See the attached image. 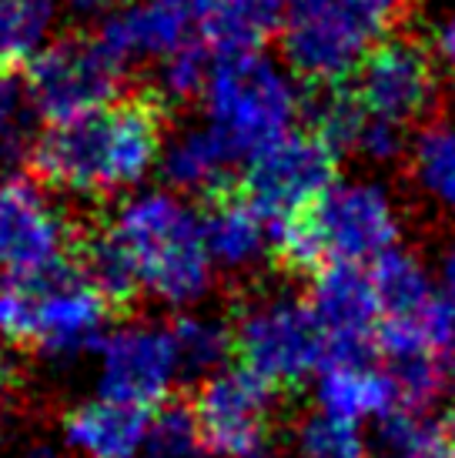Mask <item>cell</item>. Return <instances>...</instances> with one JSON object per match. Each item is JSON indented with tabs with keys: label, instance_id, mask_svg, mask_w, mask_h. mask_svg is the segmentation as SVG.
<instances>
[{
	"label": "cell",
	"instance_id": "obj_3",
	"mask_svg": "<svg viewBox=\"0 0 455 458\" xmlns=\"http://www.w3.org/2000/svg\"><path fill=\"white\" fill-rule=\"evenodd\" d=\"M107 228L124 248L141 292L175 308L202 301L211 278L215 258L202 228V215L167 191H148L127 198Z\"/></svg>",
	"mask_w": 455,
	"mask_h": 458
},
{
	"label": "cell",
	"instance_id": "obj_14",
	"mask_svg": "<svg viewBox=\"0 0 455 458\" xmlns=\"http://www.w3.org/2000/svg\"><path fill=\"white\" fill-rule=\"evenodd\" d=\"M308 301L329 335V361H368L375 355L382 305L365 265H329L315 271Z\"/></svg>",
	"mask_w": 455,
	"mask_h": 458
},
{
	"label": "cell",
	"instance_id": "obj_38",
	"mask_svg": "<svg viewBox=\"0 0 455 458\" xmlns=\"http://www.w3.org/2000/svg\"><path fill=\"white\" fill-rule=\"evenodd\" d=\"M445 428H449V435H452V442H455V415L449 421H445Z\"/></svg>",
	"mask_w": 455,
	"mask_h": 458
},
{
	"label": "cell",
	"instance_id": "obj_13",
	"mask_svg": "<svg viewBox=\"0 0 455 458\" xmlns=\"http://www.w3.org/2000/svg\"><path fill=\"white\" fill-rule=\"evenodd\" d=\"M98 355H101L98 392L127 405L158 408L167 402V392L181 375L171 331L154 325H127L121 331H111L98 348Z\"/></svg>",
	"mask_w": 455,
	"mask_h": 458
},
{
	"label": "cell",
	"instance_id": "obj_32",
	"mask_svg": "<svg viewBox=\"0 0 455 458\" xmlns=\"http://www.w3.org/2000/svg\"><path fill=\"white\" fill-rule=\"evenodd\" d=\"M422 47L432 57L439 74L455 77V7L432 17L425 27V38H422Z\"/></svg>",
	"mask_w": 455,
	"mask_h": 458
},
{
	"label": "cell",
	"instance_id": "obj_4",
	"mask_svg": "<svg viewBox=\"0 0 455 458\" xmlns=\"http://www.w3.org/2000/svg\"><path fill=\"white\" fill-rule=\"evenodd\" d=\"M402 234L389 191L375 181H335L308 211L275 228V258L291 271L375 265Z\"/></svg>",
	"mask_w": 455,
	"mask_h": 458
},
{
	"label": "cell",
	"instance_id": "obj_29",
	"mask_svg": "<svg viewBox=\"0 0 455 458\" xmlns=\"http://www.w3.org/2000/svg\"><path fill=\"white\" fill-rule=\"evenodd\" d=\"M148 445L154 448V455H161V458H204L208 455L191 402L167 398V402H161V405L154 408Z\"/></svg>",
	"mask_w": 455,
	"mask_h": 458
},
{
	"label": "cell",
	"instance_id": "obj_6",
	"mask_svg": "<svg viewBox=\"0 0 455 458\" xmlns=\"http://www.w3.org/2000/svg\"><path fill=\"white\" fill-rule=\"evenodd\" d=\"M202 98L208 124L238 157H252L288 134L295 114H302V98L291 77L258 51L215 54Z\"/></svg>",
	"mask_w": 455,
	"mask_h": 458
},
{
	"label": "cell",
	"instance_id": "obj_5",
	"mask_svg": "<svg viewBox=\"0 0 455 458\" xmlns=\"http://www.w3.org/2000/svg\"><path fill=\"white\" fill-rule=\"evenodd\" d=\"M408 0H291L281 17V57L305 84L345 81L392 38Z\"/></svg>",
	"mask_w": 455,
	"mask_h": 458
},
{
	"label": "cell",
	"instance_id": "obj_33",
	"mask_svg": "<svg viewBox=\"0 0 455 458\" xmlns=\"http://www.w3.org/2000/svg\"><path fill=\"white\" fill-rule=\"evenodd\" d=\"M11 458H71V448L57 445V442H51V438H40V435H34V438H27L24 445L13 448Z\"/></svg>",
	"mask_w": 455,
	"mask_h": 458
},
{
	"label": "cell",
	"instance_id": "obj_30",
	"mask_svg": "<svg viewBox=\"0 0 455 458\" xmlns=\"http://www.w3.org/2000/svg\"><path fill=\"white\" fill-rule=\"evenodd\" d=\"M385 369L392 371L402 408L425 411L439 402L445 388V365L435 355H416V358H389Z\"/></svg>",
	"mask_w": 455,
	"mask_h": 458
},
{
	"label": "cell",
	"instance_id": "obj_11",
	"mask_svg": "<svg viewBox=\"0 0 455 458\" xmlns=\"http://www.w3.org/2000/svg\"><path fill=\"white\" fill-rule=\"evenodd\" d=\"M77 234L51 188L21 171H0V271H40L71 258Z\"/></svg>",
	"mask_w": 455,
	"mask_h": 458
},
{
	"label": "cell",
	"instance_id": "obj_28",
	"mask_svg": "<svg viewBox=\"0 0 455 458\" xmlns=\"http://www.w3.org/2000/svg\"><path fill=\"white\" fill-rule=\"evenodd\" d=\"M34 104L11 71H0V165H13L34 148Z\"/></svg>",
	"mask_w": 455,
	"mask_h": 458
},
{
	"label": "cell",
	"instance_id": "obj_27",
	"mask_svg": "<svg viewBox=\"0 0 455 458\" xmlns=\"http://www.w3.org/2000/svg\"><path fill=\"white\" fill-rule=\"evenodd\" d=\"M295 442H298L302 458H368V445L358 432V421L339 419L325 408L298 421Z\"/></svg>",
	"mask_w": 455,
	"mask_h": 458
},
{
	"label": "cell",
	"instance_id": "obj_35",
	"mask_svg": "<svg viewBox=\"0 0 455 458\" xmlns=\"http://www.w3.org/2000/svg\"><path fill=\"white\" fill-rule=\"evenodd\" d=\"M439 292L455 308V238L445 244L442 261H439Z\"/></svg>",
	"mask_w": 455,
	"mask_h": 458
},
{
	"label": "cell",
	"instance_id": "obj_23",
	"mask_svg": "<svg viewBox=\"0 0 455 458\" xmlns=\"http://www.w3.org/2000/svg\"><path fill=\"white\" fill-rule=\"evenodd\" d=\"M64 0H0V71L30 64L47 44Z\"/></svg>",
	"mask_w": 455,
	"mask_h": 458
},
{
	"label": "cell",
	"instance_id": "obj_9",
	"mask_svg": "<svg viewBox=\"0 0 455 458\" xmlns=\"http://www.w3.org/2000/svg\"><path fill=\"white\" fill-rule=\"evenodd\" d=\"M339 181V151L315 131H288L248 157L241 191L279 228Z\"/></svg>",
	"mask_w": 455,
	"mask_h": 458
},
{
	"label": "cell",
	"instance_id": "obj_19",
	"mask_svg": "<svg viewBox=\"0 0 455 458\" xmlns=\"http://www.w3.org/2000/svg\"><path fill=\"white\" fill-rule=\"evenodd\" d=\"M235 161H241L235 148L218 134L211 124L204 128L181 131L161 154V171L165 181L177 191L218 194L235 184Z\"/></svg>",
	"mask_w": 455,
	"mask_h": 458
},
{
	"label": "cell",
	"instance_id": "obj_26",
	"mask_svg": "<svg viewBox=\"0 0 455 458\" xmlns=\"http://www.w3.org/2000/svg\"><path fill=\"white\" fill-rule=\"evenodd\" d=\"M382 448L389 458H455L449 428L412 408H395L382 419Z\"/></svg>",
	"mask_w": 455,
	"mask_h": 458
},
{
	"label": "cell",
	"instance_id": "obj_1",
	"mask_svg": "<svg viewBox=\"0 0 455 458\" xmlns=\"http://www.w3.org/2000/svg\"><path fill=\"white\" fill-rule=\"evenodd\" d=\"M167 101L158 90L114 98L38 134L30 167L47 188L81 198L124 191L141 184L161 161Z\"/></svg>",
	"mask_w": 455,
	"mask_h": 458
},
{
	"label": "cell",
	"instance_id": "obj_39",
	"mask_svg": "<svg viewBox=\"0 0 455 458\" xmlns=\"http://www.w3.org/2000/svg\"><path fill=\"white\" fill-rule=\"evenodd\" d=\"M252 458H281V455H271V452H258V455H252Z\"/></svg>",
	"mask_w": 455,
	"mask_h": 458
},
{
	"label": "cell",
	"instance_id": "obj_34",
	"mask_svg": "<svg viewBox=\"0 0 455 458\" xmlns=\"http://www.w3.org/2000/svg\"><path fill=\"white\" fill-rule=\"evenodd\" d=\"M13 388H17V369H13V358H11V352H7V344L0 342V419L7 415Z\"/></svg>",
	"mask_w": 455,
	"mask_h": 458
},
{
	"label": "cell",
	"instance_id": "obj_22",
	"mask_svg": "<svg viewBox=\"0 0 455 458\" xmlns=\"http://www.w3.org/2000/svg\"><path fill=\"white\" fill-rule=\"evenodd\" d=\"M372 281L379 292L382 318H418L442 298L422 261L399 248L372 265Z\"/></svg>",
	"mask_w": 455,
	"mask_h": 458
},
{
	"label": "cell",
	"instance_id": "obj_7",
	"mask_svg": "<svg viewBox=\"0 0 455 458\" xmlns=\"http://www.w3.org/2000/svg\"><path fill=\"white\" fill-rule=\"evenodd\" d=\"M235 352L245 369L265 378L271 388L288 392L312 375H322L331 344L308 298L271 294L241 311Z\"/></svg>",
	"mask_w": 455,
	"mask_h": 458
},
{
	"label": "cell",
	"instance_id": "obj_16",
	"mask_svg": "<svg viewBox=\"0 0 455 458\" xmlns=\"http://www.w3.org/2000/svg\"><path fill=\"white\" fill-rule=\"evenodd\" d=\"M151 432V408L114 398H90L67 408L61 419L64 445L84 458H134Z\"/></svg>",
	"mask_w": 455,
	"mask_h": 458
},
{
	"label": "cell",
	"instance_id": "obj_36",
	"mask_svg": "<svg viewBox=\"0 0 455 458\" xmlns=\"http://www.w3.org/2000/svg\"><path fill=\"white\" fill-rule=\"evenodd\" d=\"M64 4H67V7H74L77 13H88V17H94V13L121 11V7L134 4V0H64Z\"/></svg>",
	"mask_w": 455,
	"mask_h": 458
},
{
	"label": "cell",
	"instance_id": "obj_25",
	"mask_svg": "<svg viewBox=\"0 0 455 458\" xmlns=\"http://www.w3.org/2000/svg\"><path fill=\"white\" fill-rule=\"evenodd\" d=\"M171 338H175L177 365L185 375L194 378H208L221 371L225 358L235 352V331H228L215 318H198V315H181L171 325Z\"/></svg>",
	"mask_w": 455,
	"mask_h": 458
},
{
	"label": "cell",
	"instance_id": "obj_17",
	"mask_svg": "<svg viewBox=\"0 0 455 458\" xmlns=\"http://www.w3.org/2000/svg\"><path fill=\"white\" fill-rule=\"evenodd\" d=\"M202 228L211 248L215 265L221 267H252L265 255H275V242H268V217L254 208L241 184H231L225 191L204 198Z\"/></svg>",
	"mask_w": 455,
	"mask_h": 458
},
{
	"label": "cell",
	"instance_id": "obj_15",
	"mask_svg": "<svg viewBox=\"0 0 455 458\" xmlns=\"http://www.w3.org/2000/svg\"><path fill=\"white\" fill-rule=\"evenodd\" d=\"M194 0H134L104 17L98 38L121 64L165 61L194 40Z\"/></svg>",
	"mask_w": 455,
	"mask_h": 458
},
{
	"label": "cell",
	"instance_id": "obj_18",
	"mask_svg": "<svg viewBox=\"0 0 455 458\" xmlns=\"http://www.w3.org/2000/svg\"><path fill=\"white\" fill-rule=\"evenodd\" d=\"M318 408L348 421L385 419L402 408L399 388L389 369L368 361H329L318 375Z\"/></svg>",
	"mask_w": 455,
	"mask_h": 458
},
{
	"label": "cell",
	"instance_id": "obj_20",
	"mask_svg": "<svg viewBox=\"0 0 455 458\" xmlns=\"http://www.w3.org/2000/svg\"><path fill=\"white\" fill-rule=\"evenodd\" d=\"M198 34L215 54L254 51L281 24V0H194Z\"/></svg>",
	"mask_w": 455,
	"mask_h": 458
},
{
	"label": "cell",
	"instance_id": "obj_21",
	"mask_svg": "<svg viewBox=\"0 0 455 458\" xmlns=\"http://www.w3.org/2000/svg\"><path fill=\"white\" fill-rule=\"evenodd\" d=\"M77 265L84 267V275L90 278V284L111 301L114 311H131V305L138 301L141 284L134 278V267L127 261L124 248L117 244L114 231L107 228V221L94 225L90 231H84L74 244Z\"/></svg>",
	"mask_w": 455,
	"mask_h": 458
},
{
	"label": "cell",
	"instance_id": "obj_24",
	"mask_svg": "<svg viewBox=\"0 0 455 458\" xmlns=\"http://www.w3.org/2000/svg\"><path fill=\"white\" fill-rule=\"evenodd\" d=\"M412 178L439 208L455 211V124H425L412 140Z\"/></svg>",
	"mask_w": 455,
	"mask_h": 458
},
{
	"label": "cell",
	"instance_id": "obj_10",
	"mask_svg": "<svg viewBox=\"0 0 455 458\" xmlns=\"http://www.w3.org/2000/svg\"><path fill=\"white\" fill-rule=\"evenodd\" d=\"M365 121L405 131L425 117L439 94V71L418 40L389 38L345 77Z\"/></svg>",
	"mask_w": 455,
	"mask_h": 458
},
{
	"label": "cell",
	"instance_id": "obj_37",
	"mask_svg": "<svg viewBox=\"0 0 455 458\" xmlns=\"http://www.w3.org/2000/svg\"><path fill=\"white\" fill-rule=\"evenodd\" d=\"M4 448H7V425L0 419V455H4Z\"/></svg>",
	"mask_w": 455,
	"mask_h": 458
},
{
	"label": "cell",
	"instance_id": "obj_31",
	"mask_svg": "<svg viewBox=\"0 0 455 458\" xmlns=\"http://www.w3.org/2000/svg\"><path fill=\"white\" fill-rule=\"evenodd\" d=\"M211 61L215 54H208V44L191 40L188 47H181L158 64V94L165 101H188L194 94H202Z\"/></svg>",
	"mask_w": 455,
	"mask_h": 458
},
{
	"label": "cell",
	"instance_id": "obj_12",
	"mask_svg": "<svg viewBox=\"0 0 455 458\" xmlns=\"http://www.w3.org/2000/svg\"><path fill=\"white\" fill-rule=\"evenodd\" d=\"M275 392L265 378L254 371L221 369L208 375L198 392L191 398L198 432L215 458H252L262 452L268 432H271V415H275Z\"/></svg>",
	"mask_w": 455,
	"mask_h": 458
},
{
	"label": "cell",
	"instance_id": "obj_8",
	"mask_svg": "<svg viewBox=\"0 0 455 458\" xmlns=\"http://www.w3.org/2000/svg\"><path fill=\"white\" fill-rule=\"evenodd\" d=\"M124 71L98 34H71L51 40L27 64L24 84L38 117L57 124L121 98Z\"/></svg>",
	"mask_w": 455,
	"mask_h": 458
},
{
	"label": "cell",
	"instance_id": "obj_2",
	"mask_svg": "<svg viewBox=\"0 0 455 458\" xmlns=\"http://www.w3.org/2000/svg\"><path fill=\"white\" fill-rule=\"evenodd\" d=\"M111 311L77 258L21 275L0 271V342L30 348L51 365L98 352Z\"/></svg>",
	"mask_w": 455,
	"mask_h": 458
},
{
	"label": "cell",
	"instance_id": "obj_40",
	"mask_svg": "<svg viewBox=\"0 0 455 458\" xmlns=\"http://www.w3.org/2000/svg\"><path fill=\"white\" fill-rule=\"evenodd\" d=\"M148 458H161V455H148Z\"/></svg>",
	"mask_w": 455,
	"mask_h": 458
}]
</instances>
